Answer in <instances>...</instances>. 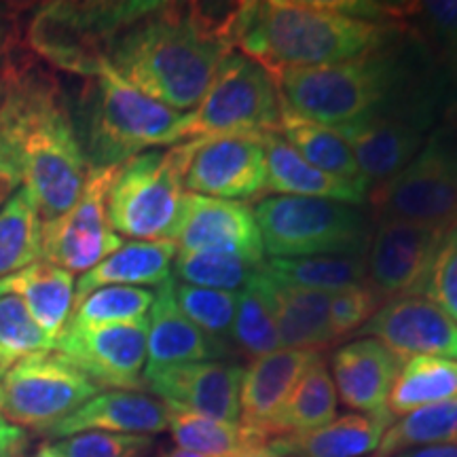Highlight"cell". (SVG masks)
I'll return each instance as SVG.
<instances>
[{
	"instance_id": "bcb514c9",
	"label": "cell",
	"mask_w": 457,
	"mask_h": 457,
	"mask_svg": "<svg viewBox=\"0 0 457 457\" xmlns=\"http://www.w3.org/2000/svg\"><path fill=\"white\" fill-rule=\"evenodd\" d=\"M26 445L28 436L20 426L0 420V457H24Z\"/></svg>"
},
{
	"instance_id": "e575fe53",
	"label": "cell",
	"mask_w": 457,
	"mask_h": 457,
	"mask_svg": "<svg viewBox=\"0 0 457 457\" xmlns=\"http://www.w3.org/2000/svg\"><path fill=\"white\" fill-rule=\"evenodd\" d=\"M265 270L286 282L320 293H339L367 282V254H322L301 259H265Z\"/></svg>"
},
{
	"instance_id": "2e32d148",
	"label": "cell",
	"mask_w": 457,
	"mask_h": 457,
	"mask_svg": "<svg viewBox=\"0 0 457 457\" xmlns=\"http://www.w3.org/2000/svg\"><path fill=\"white\" fill-rule=\"evenodd\" d=\"M179 250L212 253L262 265L267 259L254 205L187 193L174 231Z\"/></svg>"
},
{
	"instance_id": "7bdbcfd3",
	"label": "cell",
	"mask_w": 457,
	"mask_h": 457,
	"mask_svg": "<svg viewBox=\"0 0 457 457\" xmlns=\"http://www.w3.org/2000/svg\"><path fill=\"white\" fill-rule=\"evenodd\" d=\"M384 299L377 295L373 286L356 284L330 295L328 328L335 343L358 333L370 318L384 305Z\"/></svg>"
},
{
	"instance_id": "44dd1931",
	"label": "cell",
	"mask_w": 457,
	"mask_h": 457,
	"mask_svg": "<svg viewBox=\"0 0 457 457\" xmlns=\"http://www.w3.org/2000/svg\"><path fill=\"white\" fill-rule=\"evenodd\" d=\"M403 362L384 343L370 337L345 343L333 356L337 396L358 413L387 411V398Z\"/></svg>"
},
{
	"instance_id": "f1b7e54d",
	"label": "cell",
	"mask_w": 457,
	"mask_h": 457,
	"mask_svg": "<svg viewBox=\"0 0 457 457\" xmlns=\"http://www.w3.org/2000/svg\"><path fill=\"white\" fill-rule=\"evenodd\" d=\"M337 387L322 353L303 370L273 424V438L318 430L337 417Z\"/></svg>"
},
{
	"instance_id": "8992f818",
	"label": "cell",
	"mask_w": 457,
	"mask_h": 457,
	"mask_svg": "<svg viewBox=\"0 0 457 457\" xmlns=\"http://www.w3.org/2000/svg\"><path fill=\"white\" fill-rule=\"evenodd\" d=\"M155 7L151 0L43 3L30 9L24 43L57 71L91 79L108 62L112 43Z\"/></svg>"
},
{
	"instance_id": "3957f363",
	"label": "cell",
	"mask_w": 457,
	"mask_h": 457,
	"mask_svg": "<svg viewBox=\"0 0 457 457\" xmlns=\"http://www.w3.org/2000/svg\"><path fill=\"white\" fill-rule=\"evenodd\" d=\"M236 4L157 3L108 51V64L129 85L171 111L199 104L227 54Z\"/></svg>"
},
{
	"instance_id": "52a82bcc",
	"label": "cell",
	"mask_w": 457,
	"mask_h": 457,
	"mask_svg": "<svg viewBox=\"0 0 457 457\" xmlns=\"http://www.w3.org/2000/svg\"><path fill=\"white\" fill-rule=\"evenodd\" d=\"M267 259L367 254L375 219L364 205L320 197H262L254 205Z\"/></svg>"
},
{
	"instance_id": "d4e9b609",
	"label": "cell",
	"mask_w": 457,
	"mask_h": 457,
	"mask_svg": "<svg viewBox=\"0 0 457 457\" xmlns=\"http://www.w3.org/2000/svg\"><path fill=\"white\" fill-rule=\"evenodd\" d=\"M262 146L267 159L265 197L290 195L335 199L353 205L369 204V182L345 180L318 170L316 165L307 163L278 131L262 134Z\"/></svg>"
},
{
	"instance_id": "f5cc1de1",
	"label": "cell",
	"mask_w": 457,
	"mask_h": 457,
	"mask_svg": "<svg viewBox=\"0 0 457 457\" xmlns=\"http://www.w3.org/2000/svg\"><path fill=\"white\" fill-rule=\"evenodd\" d=\"M159 457H208V455H199V453H193V451H185V449H171V451H168V453H163Z\"/></svg>"
},
{
	"instance_id": "e0dca14e",
	"label": "cell",
	"mask_w": 457,
	"mask_h": 457,
	"mask_svg": "<svg viewBox=\"0 0 457 457\" xmlns=\"http://www.w3.org/2000/svg\"><path fill=\"white\" fill-rule=\"evenodd\" d=\"M242 379L244 369L225 360L145 370V387L162 403L231 424H239Z\"/></svg>"
},
{
	"instance_id": "681fc988",
	"label": "cell",
	"mask_w": 457,
	"mask_h": 457,
	"mask_svg": "<svg viewBox=\"0 0 457 457\" xmlns=\"http://www.w3.org/2000/svg\"><path fill=\"white\" fill-rule=\"evenodd\" d=\"M21 60H24V57H21ZM20 60V62H21ZM20 62H15V64H11V66H4V68H0V100L4 98V91H7V87H9V81H11V74H13V68L20 64Z\"/></svg>"
},
{
	"instance_id": "74e56055",
	"label": "cell",
	"mask_w": 457,
	"mask_h": 457,
	"mask_svg": "<svg viewBox=\"0 0 457 457\" xmlns=\"http://www.w3.org/2000/svg\"><path fill=\"white\" fill-rule=\"evenodd\" d=\"M261 265L231 259V256L212 253H187L179 250L171 267V278L176 282L199 286V288L225 290V293H242L253 282Z\"/></svg>"
},
{
	"instance_id": "ee69618b",
	"label": "cell",
	"mask_w": 457,
	"mask_h": 457,
	"mask_svg": "<svg viewBox=\"0 0 457 457\" xmlns=\"http://www.w3.org/2000/svg\"><path fill=\"white\" fill-rule=\"evenodd\" d=\"M426 299L436 303L441 310L457 322V225L443 233L428 276Z\"/></svg>"
},
{
	"instance_id": "816d5d0a",
	"label": "cell",
	"mask_w": 457,
	"mask_h": 457,
	"mask_svg": "<svg viewBox=\"0 0 457 457\" xmlns=\"http://www.w3.org/2000/svg\"><path fill=\"white\" fill-rule=\"evenodd\" d=\"M34 457H62L57 451L54 449V445L51 443H43L41 447L37 449V453H34Z\"/></svg>"
},
{
	"instance_id": "836d02e7",
	"label": "cell",
	"mask_w": 457,
	"mask_h": 457,
	"mask_svg": "<svg viewBox=\"0 0 457 457\" xmlns=\"http://www.w3.org/2000/svg\"><path fill=\"white\" fill-rule=\"evenodd\" d=\"M457 445V400L400 415L387 428L373 457H396L421 447Z\"/></svg>"
},
{
	"instance_id": "7dc6e473",
	"label": "cell",
	"mask_w": 457,
	"mask_h": 457,
	"mask_svg": "<svg viewBox=\"0 0 457 457\" xmlns=\"http://www.w3.org/2000/svg\"><path fill=\"white\" fill-rule=\"evenodd\" d=\"M396 457H457V445H441V447H421L400 453Z\"/></svg>"
},
{
	"instance_id": "5bb4252c",
	"label": "cell",
	"mask_w": 457,
	"mask_h": 457,
	"mask_svg": "<svg viewBox=\"0 0 457 457\" xmlns=\"http://www.w3.org/2000/svg\"><path fill=\"white\" fill-rule=\"evenodd\" d=\"M146 320L108 327H66L55 350L100 387L140 392L146 369Z\"/></svg>"
},
{
	"instance_id": "30bf717a",
	"label": "cell",
	"mask_w": 457,
	"mask_h": 457,
	"mask_svg": "<svg viewBox=\"0 0 457 457\" xmlns=\"http://www.w3.org/2000/svg\"><path fill=\"white\" fill-rule=\"evenodd\" d=\"M282 112L284 100L276 77L259 62L231 51L216 68L199 104L182 117L179 142L270 134L278 131Z\"/></svg>"
},
{
	"instance_id": "d6a6232c",
	"label": "cell",
	"mask_w": 457,
	"mask_h": 457,
	"mask_svg": "<svg viewBox=\"0 0 457 457\" xmlns=\"http://www.w3.org/2000/svg\"><path fill=\"white\" fill-rule=\"evenodd\" d=\"M278 134L295 148L307 163L316 165L327 174L339 176L345 180H364L360 174L356 157L337 131L327 125H320L310 119L301 117L284 106L282 121H279ZM367 182V180H364Z\"/></svg>"
},
{
	"instance_id": "8d00e7d4",
	"label": "cell",
	"mask_w": 457,
	"mask_h": 457,
	"mask_svg": "<svg viewBox=\"0 0 457 457\" xmlns=\"http://www.w3.org/2000/svg\"><path fill=\"white\" fill-rule=\"evenodd\" d=\"M228 339L236 343L239 352L250 360L282 350L276 320H273L270 303H267L256 276L237 296L236 320H233Z\"/></svg>"
},
{
	"instance_id": "60d3db41",
	"label": "cell",
	"mask_w": 457,
	"mask_h": 457,
	"mask_svg": "<svg viewBox=\"0 0 457 457\" xmlns=\"http://www.w3.org/2000/svg\"><path fill=\"white\" fill-rule=\"evenodd\" d=\"M54 350L55 339L34 322L21 299L13 295L0 296V356L4 362L11 367L21 358Z\"/></svg>"
},
{
	"instance_id": "ac0fdd59",
	"label": "cell",
	"mask_w": 457,
	"mask_h": 457,
	"mask_svg": "<svg viewBox=\"0 0 457 457\" xmlns=\"http://www.w3.org/2000/svg\"><path fill=\"white\" fill-rule=\"evenodd\" d=\"M358 335L384 343L398 358L457 360V322L426 296H403L379 307Z\"/></svg>"
},
{
	"instance_id": "277c9868",
	"label": "cell",
	"mask_w": 457,
	"mask_h": 457,
	"mask_svg": "<svg viewBox=\"0 0 457 457\" xmlns=\"http://www.w3.org/2000/svg\"><path fill=\"white\" fill-rule=\"evenodd\" d=\"M404 30V24L360 17L341 0L236 3L228 17L231 49L259 62L276 79L286 71L330 66L370 54Z\"/></svg>"
},
{
	"instance_id": "b9f144b4",
	"label": "cell",
	"mask_w": 457,
	"mask_h": 457,
	"mask_svg": "<svg viewBox=\"0 0 457 457\" xmlns=\"http://www.w3.org/2000/svg\"><path fill=\"white\" fill-rule=\"evenodd\" d=\"M51 445L62 457H145L155 441L138 434L81 432Z\"/></svg>"
},
{
	"instance_id": "7c38bea8",
	"label": "cell",
	"mask_w": 457,
	"mask_h": 457,
	"mask_svg": "<svg viewBox=\"0 0 457 457\" xmlns=\"http://www.w3.org/2000/svg\"><path fill=\"white\" fill-rule=\"evenodd\" d=\"M117 170L119 165L89 168L77 204L57 219L43 220V261L83 276L123 244L106 214L108 191Z\"/></svg>"
},
{
	"instance_id": "c3c4849f",
	"label": "cell",
	"mask_w": 457,
	"mask_h": 457,
	"mask_svg": "<svg viewBox=\"0 0 457 457\" xmlns=\"http://www.w3.org/2000/svg\"><path fill=\"white\" fill-rule=\"evenodd\" d=\"M17 188L20 187H17L7 174H3V171H0V208H3V204L7 202L11 195H13Z\"/></svg>"
},
{
	"instance_id": "cb8c5ba5",
	"label": "cell",
	"mask_w": 457,
	"mask_h": 457,
	"mask_svg": "<svg viewBox=\"0 0 457 457\" xmlns=\"http://www.w3.org/2000/svg\"><path fill=\"white\" fill-rule=\"evenodd\" d=\"M146 328V369L155 370L176 364L222 360L231 353L228 343L214 339L197 328L179 310L171 293V278L155 290Z\"/></svg>"
},
{
	"instance_id": "f35d334b",
	"label": "cell",
	"mask_w": 457,
	"mask_h": 457,
	"mask_svg": "<svg viewBox=\"0 0 457 457\" xmlns=\"http://www.w3.org/2000/svg\"><path fill=\"white\" fill-rule=\"evenodd\" d=\"M171 293H174L179 310L197 328L219 341H231L228 337H231L233 320H236L239 293L199 288V286L176 282L174 278H171Z\"/></svg>"
},
{
	"instance_id": "6da1fadb",
	"label": "cell",
	"mask_w": 457,
	"mask_h": 457,
	"mask_svg": "<svg viewBox=\"0 0 457 457\" xmlns=\"http://www.w3.org/2000/svg\"><path fill=\"white\" fill-rule=\"evenodd\" d=\"M449 77L407 26L386 47L339 64L286 71L276 81L288 111L341 129L386 117L438 123L449 98Z\"/></svg>"
},
{
	"instance_id": "ab89813d",
	"label": "cell",
	"mask_w": 457,
	"mask_h": 457,
	"mask_svg": "<svg viewBox=\"0 0 457 457\" xmlns=\"http://www.w3.org/2000/svg\"><path fill=\"white\" fill-rule=\"evenodd\" d=\"M407 26L451 74H457V0L409 4Z\"/></svg>"
},
{
	"instance_id": "ba28073f",
	"label": "cell",
	"mask_w": 457,
	"mask_h": 457,
	"mask_svg": "<svg viewBox=\"0 0 457 457\" xmlns=\"http://www.w3.org/2000/svg\"><path fill=\"white\" fill-rule=\"evenodd\" d=\"M191 142L153 148L119 165L106 199V214L117 236L136 242L171 239L185 202V174Z\"/></svg>"
},
{
	"instance_id": "9c48e42d",
	"label": "cell",
	"mask_w": 457,
	"mask_h": 457,
	"mask_svg": "<svg viewBox=\"0 0 457 457\" xmlns=\"http://www.w3.org/2000/svg\"><path fill=\"white\" fill-rule=\"evenodd\" d=\"M375 222L403 220L436 231L457 225V125H436L420 153L369 191Z\"/></svg>"
},
{
	"instance_id": "f6af8a7d",
	"label": "cell",
	"mask_w": 457,
	"mask_h": 457,
	"mask_svg": "<svg viewBox=\"0 0 457 457\" xmlns=\"http://www.w3.org/2000/svg\"><path fill=\"white\" fill-rule=\"evenodd\" d=\"M26 4L0 3V68L26 57L24 13Z\"/></svg>"
},
{
	"instance_id": "603a6c76",
	"label": "cell",
	"mask_w": 457,
	"mask_h": 457,
	"mask_svg": "<svg viewBox=\"0 0 457 457\" xmlns=\"http://www.w3.org/2000/svg\"><path fill=\"white\" fill-rule=\"evenodd\" d=\"M165 430H168V407L162 400L148 396L145 392L106 390L98 392L81 409L49 428L45 436L54 441L81 432L153 436Z\"/></svg>"
},
{
	"instance_id": "4dcf8cb0",
	"label": "cell",
	"mask_w": 457,
	"mask_h": 457,
	"mask_svg": "<svg viewBox=\"0 0 457 457\" xmlns=\"http://www.w3.org/2000/svg\"><path fill=\"white\" fill-rule=\"evenodd\" d=\"M43 219L28 188L20 187L0 208V279L43 261Z\"/></svg>"
},
{
	"instance_id": "f907efd6",
	"label": "cell",
	"mask_w": 457,
	"mask_h": 457,
	"mask_svg": "<svg viewBox=\"0 0 457 457\" xmlns=\"http://www.w3.org/2000/svg\"><path fill=\"white\" fill-rule=\"evenodd\" d=\"M233 457H282V455L273 453V451L265 445V447H254V449L242 451V453H237V455H233Z\"/></svg>"
},
{
	"instance_id": "11a10c76",
	"label": "cell",
	"mask_w": 457,
	"mask_h": 457,
	"mask_svg": "<svg viewBox=\"0 0 457 457\" xmlns=\"http://www.w3.org/2000/svg\"><path fill=\"white\" fill-rule=\"evenodd\" d=\"M0 420H3V417H0Z\"/></svg>"
},
{
	"instance_id": "d590c367",
	"label": "cell",
	"mask_w": 457,
	"mask_h": 457,
	"mask_svg": "<svg viewBox=\"0 0 457 457\" xmlns=\"http://www.w3.org/2000/svg\"><path fill=\"white\" fill-rule=\"evenodd\" d=\"M155 293L151 288L134 286H104L72 305L66 327H108V324H129L148 318Z\"/></svg>"
},
{
	"instance_id": "ffe728a7",
	"label": "cell",
	"mask_w": 457,
	"mask_h": 457,
	"mask_svg": "<svg viewBox=\"0 0 457 457\" xmlns=\"http://www.w3.org/2000/svg\"><path fill=\"white\" fill-rule=\"evenodd\" d=\"M316 356V352L278 350L253 360L250 367L244 369L239 390V424L270 443L286 398Z\"/></svg>"
},
{
	"instance_id": "db71d44e",
	"label": "cell",
	"mask_w": 457,
	"mask_h": 457,
	"mask_svg": "<svg viewBox=\"0 0 457 457\" xmlns=\"http://www.w3.org/2000/svg\"><path fill=\"white\" fill-rule=\"evenodd\" d=\"M7 369H9V364L4 362V358H3V356H0V375H3L4 370H7Z\"/></svg>"
},
{
	"instance_id": "4fadbf2b",
	"label": "cell",
	"mask_w": 457,
	"mask_h": 457,
	"mask_svg": "<svg viewBox=\"0 0 457 457\" xmlns=\"http://www.w3.org/2000/svg\"><path fill=\"white\" fill-rule=\"evenodd\" d=\"M191 142L187 193L250 204L267 191L262 136H210Z\"/></svg>"
},
{
	"instance_id": "9a60e30c",
	"label": "cell",
	"mask_w": 457,
	"mask_h": 457,
	"mask_svg": "<svg viewBox=\"0 0 457 457\" xmlns=\"http://www.w3.org/2000/svg\"><path fill=\"white\" fill-rule=\"evenodd\" d=\"M443 233L403 220L375 222L367 253V284L386 303L403 296H424Z\"/></svg>"
},
{
	"instance_id": "4316f807",
	"label": "cell",
	"mask_w": 457,
	"mask_h": 457,
	"mask_svg": "<svg viewBox=\"0 0 457 457\" xmlns=\"http://www.w3.org/2000/svg\"><path fill=\"white\" fill-rule=\"evenodd\" d=\"M176 254H179V245L171 239L123 242L100 265L77 279L74 303L104 286H134V288L157 286L159 288L171 278Z\"/></svg>"
},
{
	"instance_id": "8fae6325",
	"label": "cell",
	"mask_w": 457,
	"mask_h": 457,
	"mask_svg": "<svg viewBox=\"0 0 457 457\" xmlns=\"http://www.w3.org/2000/svg\"><path fill=\"white\" fill-rule=\"evenodd\" d=\"M102 392L57 352L21 358L0 375V417L45 434Z\"/></svg>"
},
{
	"instance_id": "d6986e66",
	"label": "cell",
	"mask_w": 457,
	"mask_h": 457,
	"mask_svg": "<svg viewBox=\"0 0 457 457\" xmlns=\"http://www.w3.org/2000/svg\"><path fill=\"white\" fill-rule=\"evenodd\" d=\"M436 123L421 117H386L333 129L347 142L370 187L396 176L413 159Z\"/></svg>"
},
{
	"instance_id": "5b68a950",
	"label": "cell",
	"mask_w": 457,
	"mask_h": 457,
	"mask_svg": "<svg viewBox=\"0 0 457 457\" xmlns=\"http://www.w3.org/2000/svg\"><path fill=\"white\" fill-rule=\"evenodd\" d=\"M185 112L171 111L129 85L114 68L87 79L72 106L74 128L89 168H111L153 148L179 145Z\"/></svg>"
},
{
	"instance_id": "1f68e13d",
	"label": "cell",
	"mask_w": 457,
	"mask_h": 457,
	"mask_svg": "<svg viewBox=\"0 0 457 457\" xmlns=\"http://www.w3.org/2000/svg\"><path fill=\"white\" fill-rule=\"evenodd\" d=\"M168 407V430L179 449L208 457H233L242 451L265 447V441L242 424L212 420V417L191 413V411Z\"/></svg>"
},
{
	"instance_id": "f546056e",
	"label": "cell",
	"mask_w": 457,
	"mask_h": 457,
	"mask_svg": "<svg viewBox=\"0 0 457 457\" xmlns=\"http://www.w3.org/2000/svg\"><path fill=\"white\" fill-rule=\"evenodd\" d=\"M457 400V360L413 356L404 360L394 381L387 411L394 417L438 403Z\"/></svg>"
},
{
	"instance_id": "83f0119b",
	"label": "cell",
	"mask_w": 457,
	"mask_h": 457,
	"mask_svg": "<svg viewBox=\"0 0 457 457\" xmlns=\"http://www.w3.org/2000/svg\"><path fill=\"white\" fill-rule=\"evenodd\" d=\"M74 290H77L74 273L47 261L32 262L26 270L0 279V296L13 295L21 299L34 322L55 341L64 333L71 320Z\"/></svg>"
},
{
	"instance_id": "484cf974",
	"label": "cell",
	"mask_w": 457,
	"mask_h": 457,
	"mask_svg": "<svg viewBox=\"0 0 457 457\" xmlns=\"http://www.w3.org/2000/svg\"><path fill=\"white\" fill-rule=\"evenodd\" d=\"M392 421L390 411L341 415L318 430L271 438L267 447L282 457H367L375 455Z\"/></svg>"
},
{
	"instance_id": "7402d4cb",
	"label": "cell",
	"mask_w": 457,
	"mask_h": 457,
	"mask_svg": "<svg viewBox=\"0 0 457 457\" xmlns=\"http://www.w3.org/2000/svg\"><path fill=\"white\" fill-rule=\"evenodd\" d=\"M256 279L276 320L282 350L322 353L335 345L328 328V293L286 282L265 270V265L259 267Z\"/></svg>"
},
{
	"instance_id": "7a4b0ae2",
	"label": "cell",
	"mask_w": 457,
	"mask_h": 457,
	"mask_svg": "<svg viewBox=\"0 0 457 457\" xmlns=\"http://www.w3.org/2000/svg\"><path fill=\"white\" fill-rule=\"evenodd\" d=\"M0 171L28 188L43 220L68 212L89 174L66 89L30 55L0 100Z\"/></svg>"
}]
</instances>
